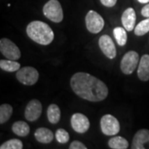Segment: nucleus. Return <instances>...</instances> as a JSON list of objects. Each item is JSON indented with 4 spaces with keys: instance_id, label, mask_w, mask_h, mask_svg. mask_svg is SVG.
I'll use <instances>...</instances> for the list:
<instances>
[{
    "instance_id": "f257e3e1",
    "label": "nucleus",
    "mask_w": 149,
    "mask_h": 149,
    "mask_svg": "<svg viewBox=\"0 0 149 149\" xmlns=\"http://www.w3.org/2000/svg\"><path fill=\"white\" fill-rule=\"evenodd\" d=\"M70 86L80 98L91 102L105 100L109 94L107 85L101 80L86 72H77L70 79Z\"/></svg>"
},
{
    "instance_id": "f03ea898",
    "label": "nucleus",
    "mask_w": 149,
    "mask_h": 149,
    "mask_svg": "<svg viewBox=\"0 0 149 149\" xmlns=\"http://www.w3.org/2000/svg\"><path fill=\"white\" fill-rule=\"evenodd\" d=\"M27 34L33 42L43 46L51 44L55 37L50 26L42 21L31 22L27 27Z\"/></svg>"
},
{
    "instance_id": "7ed1b4c3",
    "label": "nucleus",
    "mask_w": 149,
    "mask_h": 149,
    "mask_svg": "<svg viewBox=\"0 0 149 149\" xmlns=\"http://www.w3.org/2000/svg\"><path fill=\"white\" fill-rule=\"evenodd\" d=\"M43 14L53 22L59 23L63 20L64 14L58 0H49L43 7Z\"/></svg>"
},
{
    "instance_id": "20e7f679",
    "label": "nucleus",
    "mask_w": 149,
    "mask_h": 149,
    "mask_svg": "<svg viewBox=\"0 0 149 149\" xmlns=\"http://www.w3.org/2000/svg\"><path fill=\"white\" fill-rule=\"evenodd\" d=\"M139 56L134 51H129L124 54L120 62V69L123 74H131L139 66Z\"/></svg>"
},
{
    "instance_id": "39448f33",
    "label": "nucleus",
    "mask_w": 149,
    "mask_h": 149,
    "mask_svg": "<svg viewBox=\"0 0 149 149\" xmlns=\"http://www.w3.org/2000/svg\"><path fill=\"white\" fill-rule=\"evenodd\" d=\"M16 78L22 85L30 86L37 83L39 78V73L34 67L24 66L17 71Z\"/></svg>"
},
{
    "instance_id": "423d86ee",
    "label": "nucleus",
    "mask_w": 149,
    "mask_h": 149,
    "mask_svg": "<svg viewBox=\"0 0 149 149\" xmlns=\"http://www.w3.org/2000/svg\"><path fill=\"white\" fill-rule=\"evenodd\" d=\"M85 25L89 32L93 34H97L101 32L104 27V20L97 12L89 11L85 16Z\"/></svg>"
},
{
    "instance_id": "0eeeda50",
    "label": "nucleus",
    "mask_w": 149,
    "mask_h": 149,
    "mask_svg": "<svg viewBox=\"0 0 149 149\" xmlns=\"http://www.w3.org/2000/svg\"><path fill=\"white\" fill-rule=\"evenodd\" d=\"M102 133L107 136H114L120 131V124L116 118L112 114H105L100 119Z\"/></svg>"
},
{
    "instance_id": "6e6552de",
    "label": "nucleus",
    "mask_w": 149,
    "mask_h": 149,
    "mask_svg": "<svg viewBox=\"0 0 149 149\" xmlns=\"http://www.w3.org/2000/svg\"><path fill=\"white\" fill-rule=\"evenodd\" d=\"M0 52L7 59L17 61L21 57V52L14 42L8 38L0 40Z\"/></svg>"
},
{
    "instance_id": "1a4fd4ad",
    "label": "nucleus",
    "mask_w": 149,
    "mask_h": 149,
    "mask_svg": "<svg viewBox=\"0 0 149 149\" xmlns=\"http://www.w3.org/2000/svg\"><path fill=\"white\" fill-rule=\"evenodd\" d=\"M70 124L74 131L78 133H86L91 127L89 118L80 113H75L71 116Z\"/></svg>"
},
{
    "instance_id": "9d476101",
    "label": "nucleus",
    "mask_w": 149,
    "mask_h": 149,
    "mask_svg": "<svg viewBox=\"0 0 149 149\" xmlns=\"http://www.w3.org/2000/svg\"><path fill=\"white\" fill-rule=\"evenodd\" d=\"M99 47L104 56L109 59H114L117 55V51L113 41L109 35H102L99 39Z\"/></svg>"
},
{
    "instance_id": "9b49d317",
    "label": "nucleus",
    "mask_w": 149,
    "mask_h": 149,
    "mask_svg": "<svg viewBox=\"0 0 149 149\" xmlns=\"http://www.w3.org/2000/svg\"><path fill=\"white\" fill-rule=\"evenodd\" d=\"M42 112V105L41 102L38 100H32L27 103L24 112V115L27 120L30 122H33L40 118Z\"/></svg>"
},
{
    "instance_id": "f8f14e48",
    "label": "nucleus",
    "mask_w": 149,
    "mask_h": 149,
    "mask_svg": "<svg viewBox=\"0 0 149 149\" xmlns=\"http://www.w3.org/2000/svg\"><path fill=\"white\" fill-rule=\"evenodd\" d=\"M132 149H149V130L140 129L134 134L131 145Z\"/></svg>"
},
{
    "instance_id": "ddd939ff",
    "label": "nucleus",
    "mask_w": 149,
    "mask_h": 149,
    "mask_svg": "<svg viewBox=\"0 0 149 149\" xmlns=\"http://www.w3.org/2000/svg\"><path fill=\"white\" fill-rule=\"evenodd\" d=\"M136 13L133 8H128L123 13L121 21H122L123 27L128 31L131 32L135 28V23H136Z\"/></svg>"
},
{
    "instance_id": "4468645a",
    "label": "nucleus",
    "mask_w": 149,
    "mask_h": 149,
    "mask_svg": "<svg viewBox=\"0 0 149 149\" xmlns=\"http://www.w3.org/2000/svg\"><path fill=\"white\" fill-rule=\"evenodd\" d=\"M138 76L142 81L149 80V55H143L139 61L138 66Z\"/></svg>"
},
{
    "instance_id": "2eb2a0df",
    "label": "nucleus",
    "mask_w": 149,
    "mask_h": 149,
    "mask_svg": "<svg viewBox=\"0 0 149 149\" xmlns=\"http://www.w3.org/2000/svg\"><path fill=\"white\" fill-rule=\"evenodd\" d=\"M35 139L39 143L44 144L50 143L54 139L53 133L47 128H39L34 133Z\"/></svg>"
},
{
    "instance_id": "dca6fc26",
    "label": "nucleus",
    "mask_w": 149,
    "mask_h": 149,
    "mask_svg": "<svg viewBox=\"0 0 149 149\" xmlns=\"http://www.w3.org/2000/svg\"><path fill=\"white\" fill-rule=\"evenodd\" d=\"M61 109L57 104H50L47 108V118L48 121L52 123V124H56L58 123L60 119H61Z\"/></svg>"
},
{
    "instance_id": "f3484780",
    "label": "nucleus",
    "mask_w": 149,
    "mask_h": 149,
    "mask_svg": "<svg viewBox=\"0 0 149 149\" xmlns=\"http://www.w3.org/2000/svg\"><path fill=\"white\" fill-rule=\"evenodd\" d=\"M12 130L19 137H26L30 133V127L24 121H17L13 124Z\"/></svg>"
},
{
    "instance_id": "a211bd4d",
    "label": "nucleus",
    "mask_w": 149,
    "mask_h": 149,
    "mask_svg": "<svg viewBox=\"0 0 149 149\" xmlns=\"http://www.w3.org/2000/svg\"><path fill=\"white\" fill-rule=\"evenodd\" d=\"M108 145L112 149H126L129 146L128 140L120 136L113 137L109 139Z\"/></svg>"
},
{
    "instance_id": "6ab92c4d",
    "label": "nucleus",
    "mask_w": 149,
    "mask_h": 149,
    "mask_svg": "<svg viewBox=\"0 0 149 149\" xmlns=\"http://www.w3.org/2000/svg\"><path fill=\"white\" fill-rule=\"evenodd\" d=\"M0 68L7 72H17L21 68V65L17 61L13 60H1L0 61Z\"/></svg>"
},
{
    "instance_id": "aec40b11",
    "label": "nucleus",
    "mask_w": 149,
    "mask_h": 149,
    "mask_svg": "<svg viewBox=\"0 0 149 149\" xmlns=\"http://www.w3.org/2000/svg\"><path fill=\"white\" fill-rule=\"evenodd\" d=\"M113 37L115 38L118 46L123 47L124 45H126L127 41H128V36H127L126 29L124 27H115L113 29Z\"/></svg>"
},
{
    "instance_id": "412c9836",
    "label": "nucleus",
    "mask_w": 149,
    "mask_h": 149,
    "mask_svg": "<svg viewBox=\"0 0 149 149\" xmlns=\"http://www.w3.org/2000/svg\"><path fill=\"white\" fill-rule=\"evenodd\" d=\"M13 114V107L8 104H3L0 106V123H5Z\"/></svg>"
},
{
    "instance_id": "4be33fe9",
    "label": "nucleus",
    "mask_w": 149,
    "mask_h": 149,
    "mask_svg": "<svg viewBox=\"0 0 149 149\" xmlns=\"http://www.w3.org/2000/svg\"><path fill=\"white\" fill-rule=\"evenodd\" d=\"M149 32V17H146L141 21L134 28V33L136 36H143Z\"/></svg>"
},
{
    "instance_id": "5701e85b",
    "label": "nucleus",
    "mask_w": 149,
    "mask_h": 149,
    "mask_svg": "<svg viewBox=\"0 0 149 149\" xmlns=\"http://www.w3.org/2000/svg\"><path fill=\"white\" fill-rule=\"evenodd\" d=\"M22 148L23 143H22L21 140L17 139L8 140L0 146L1 149H22Z\"/></svg>"
},
{
    "instance_id": "b1692460",
    "label": "nucleus",
    "mask_w": 149,
    "mask_h": 149,
    "mask_svg": "<svg viewBox=\"0 0 149 149\" xmlns=\"http://www.w3.org/2000/svg\"><path fill=\"white\" fill-rule=\"evenodd\" d=\"M55 137L60 143H66L70 139L69 133L64 128H59L55 133Z\"/></svg>"
},
{
    "instance_id": "393cba45",
    "label": "nucleus",
    "mask_w": 149,
    "mask_h": 149,
    "mask_svg": "<svg viewBox=\"0 0 149 149\" xmlns=\"http://www.w3.org/2000/svg\"><path fill=\"white\" fill-rule=\"evenodd\" d=\"M69 148L70 149H86L87 148V147H86L83 143H81V142H80V141L75 140V141H73V142L70 143Z\"/></svg>"
},
{
    "instance_id": "a878e982",
    "label": "nucleus",
    "mask_w": 149,
    "mask_h": 149,
    "mask_svg": "<svg viewBox=\"0 0 149 149\" xmlns=\"http://www.w3.org/2000/svg\"><path fill=\"white\" fill-rule=\"evenodd\" d=\"M100 3L107 8H112L116 4L117 0H100Z\"/></svg>"
},
{
    "instance_id": "bb28decb",
    "label": "nucleus",
    "mask_w": 149,
    "mask_h": 149,
    "mask_svg": "<svg viewBox=\"0 0 149 149\" xmlns=\"http://www.w3.org/2000/svg\"><path fill=\"white\" fill-rule=\"evenodd\" d=\"M141 13H142V15L145 17H149V3L147 4V5H145L142 8V10H141Z\"/></svg>"
},
{
    "instance_id": "cd10ccee",
    "label": "nucleus",
    "mask_w": 149,
    "mask_h": 149,
    "mask_svg": "<svg viewBox=\"0 0 149 149\" xmlns=\"http://www.w3.org/2000/svg\"><path fill=\"white\" fill-rule=\"evenodd\" d=\"M138 1L141 3H149V0H138Z\"/></svg>"
}]
</instances>
